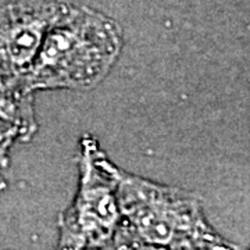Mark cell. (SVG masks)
I'll list each match as a JSON object with an SVG mask.
<instances>
[{
    "label": "cell",
    "mask_w": 250,
    "mask_h": 250,
    "mask_svg": "<svg viewBox=\"0 0 250 250\" xmlns=\"http://www.w3.org/2000/svg\"><path fill=\"white\" fill-rule=\"evenodd\" d=\"M116 249H235L208 225L195 195L116 167Z\"/></svg>",
    "instance_id": "obj_1"
},
{
    "label": "cell",
    "mask_w": 250,
    "mask_h": 250,
    "mask_svg": "<svg viewBox=\"0 0 250 250\" xmlns=\"http://www.w3.org/2000/svg\"><path fill=\"white\" fill-rule=\"evenodd\" d=\"M121 46V31L111 18L65 4L21 83L29 92L95 86L114 65Z\"/></svg>",
    "instance_id": "obj_2"
},
{
    "label": "cell",
    "mask_w": 250,
    "mask_h": 250,
    "mask_svg": "<svg viewBox=\"0 0 250 250\" xmlns=\"http://www.w3.org/2000/svg\"><path fill=\"white\" fill-rule=\"evenodd\" d=\"M80 172L74 203L59 217V248L111 249L121 223L116 166L90 136L82 139Z\"/></svg>",
    "instance_id": "obj_3"
},
{
    "label": "cell",
    "mask_w": 250,
    "mask_h": 250,
    "mask_svg": "<svg viewBox=\"0 0 250 250\" xmlns=\"http://www.w3.org/2000/svg\"><path fill=\"white\" fill-rule=\"evenodd\" d=\"M64 7L60 0H20L0 9V81L21 82Z\"/></svg>",
    "instance_id": "obj_4"
},
{
    "label": "cell",
    "mask_w": 250,
    "mask_h": 250,
    "mask_svg": "<svg viewBox=\"0 0 250 250\" xmlns=\"http://www.w3.org/2000/svg\"><path fill=\"white\" fill-rule=\"evenodd\" d=\"M34 92L20 82L0 81V142L29 141L36 134Z\"/></svg>",
    "instance_id": "obj_5"
},
{
    "label": "cell",
    "mask_w": 250,
    "mask_h": 250,
    "mask_svg": "<svg viewBox=\"0 0 250 250\" xmlns=\"http://www.w3.org/2000/svg\"><path fill=\"white\" fill-rule=\"evenodd\" d=\"M14 141H3L0 142V193L7 188V182L3 177V170L9 166L10 161V149Z\"/></svg>",
    "instance_id": "obj_6"
}]
</instances>
